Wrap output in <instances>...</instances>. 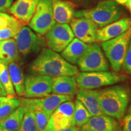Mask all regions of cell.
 Instances as JSON below:
<instances>
[{"mask_svg": "<svg viewBox=\"0 0 131 131\" xmlns=\"http://www.w3.org/2000/svg\"><path fill=\"white\" fill-rule=\"evenodd\" d=\"M30 71L34 74L47 75L51 77L75 76L79 72L75 65L66 61L61 55L50 49L44 48L31 63Z\"/></svg>", "mask_w": 131, "mask_h": 131, "instance_id": "6da1fadb", "label": "cell"}, {"mask_svg": "<svg viewBox=\"0 0 131 131\" xmlns=\"http://www.w3.org/2000/svg\"><path fill=\"white\" fill-rule=\"evenodd\" d=\"M98 92L103 114L122 120L130 101L129 88L123 85H116L98 90Z\"/></svg>", "mask_w": 131, "mask_h": 131, "instance_id": "7a4b0ae2", "label": "cell"}, {"mask_svg": "<svg viewBox=\"0 0 131 131\" xmlns=\"http://www.w3.org/2000/svg\"><path fill=\"white\" fill-rule=\"evenodd\" d=\"M123 12L116 0H104L91 9L77 11L74 16L91 19L100 29L121 18Z\"/></svg>", "mask_w": 131, "mask_h": 131, "instance_id": "3957f363", "label": "cell"}, {"mask_svg": "<svg viewBox=\"0 0 131 131\" xmlns=\"http://www.w3.org/2000/svg\"><path fill=\"white\" fill-rule=\"evenodd\" d=\"M131 40V27L122 35L101 42V48L115 72L122 69L124 57Z\"/></svg>", "mask_w": 131, "mask_h": 131, "instance_id": "277c9868", "label": "cell"}, {"mask_svg": "<svg viewBox=\"0 0 131 131\" xmlns=\"http://www.w3.org/2000/svg\"><path fill=\"white\" fill-rule=\"evenodd\" d=\"M78 89H94L124 82L128 79L126 75L115 72H81L75 75Z\"/></svg>", "mask_w": 131, "mask_h": 131, "instance_id": "5b68a950", "label": "cell"}, {"mask_svg": "<svg viewBox=\"0 0 131 131\" xmlns=\"http://www.w3.org/2000/svg\"><path fill=\"white\" fill-rule=\"evenodd\" d=\"M81 72L107 71L109 63L102 49L98 44H89L88 49L77 62Z\"/></svg>", "mask_w": 131, "mask_h": 131, "instance_id": "8992f818", "label": "cell"}, {"mask_svg": "<svg viewBox=\"0 0 131 131\" xmlns=\"http://www.w3.org/2000/svg\"><path fill=\"white\" fill-rule=\"evenodd\" d=\"M29 24L30 28L40 35H45L56 24L53 17L52 0H39Z\"/></svg>", "mask_w": 131, "mask_h": 131, "instance_id": "52a82bcc", "label": "cell"}, {"mask_svg": "<svg viewBox=\"0 0 131 131\" xmlns=\"http://www.w3.org/2000/svg\"><path fill=\"white\" fill-rule=\"evenodd\" d=\"M53 78L47 75H30L24 78V94L27 98H39L52 93Z\"/></svg>", "mask_w": 131, "mask_h": 131, "instance_id": "ba28073f", "label": "cell"}, {"mask_svg": "<svg viewBox=\"0 0 131 131\" xmlns=\"http://www.w3.org/2000/svg\"><path fill=\"white\" fill-rule=\"evenodd\" d=\"M74 106L75 103L72 100L60 104L50 115L45 131H58L75 126Z\"/></svg>", "mask_w": 131, "mask_h": 131, "instance_id": "9c48e42d", "label": "cell"}, {"mask_svg": "<svg viewBox=\"0 0 131 131\" xmlns=\"http://www.w3.org/2000/svg\"><path fill=\"white\" fill-rule=\"evenodd\" d=\"M75 38L68 24L56 23L46 34V42L53 51L61 52Z\"/></svg>", "mask_w": 131, "mask_h": 131, "instance_id": "30bf717a", "label": "cell"}, {"mask_svg": "<svg viewBox=\"0 0 131 131\" xmlns=\"http://www.w3.org/2000/svg\"><path fill=\"white\" fill-rule=\"evenodd\" d=\"M15 40L18 50L24 56L33 52H38L44 42L42 38L26 26L21 28L15 37Z\"/></svg>", "mask_w": 131, "mask_h": 131, "instance_id": "8fae6325", "label": "cell"}, {"mask_svg": "<svg viewBox=\"0 0 131 131\" xmlns=\"http://www.w3.org/2000/svg\"><path fill=\"white\" fill-rule=\"evenodd\" d=\"M73 96L52 94L42 98H26L21 100V106L25 107H37L42 109L49 115L60 104L67 101L72 100Z\"/></svg>", "mask_w": 131, "mask_h": 131, "instance_id": "7c38bea8", "label": "cell"}, {"mask_svg": "<svg viewBox=\"0 0 131 131\" xmlns=\"http://www.w3.org/2000/svg\"><path fill=\"white\" fill-rule=\"evenodd\" d=\"M70 27L77 38L86 44L96 42L98 27L91 19L84 17H75L70 23Z\"/></svg>", "mask_w": 131, "mask_h": 131, "instance_id": "4fadbf2b", "label": "cell"}, {"mask_svg": "<svg viewBox=\"0 0 131 131\" xmlns=\"http://www.w3.org/2000/svg\"><path fill=\"white\" fill-rule=\"evenodd\" d=\"M131 27V19L129 17L121 18L104 27L98 29L96 42H103L122 35Z\"/></svg>", "mask_w": 131, "mask_h": 131, "instance_id": "5bb4252c", "label": "cell"}, {"mask_svg": "<svg viewBox=\"0 0 131 131\" xmlns=\"http://www.w3.org/2000/svg\"><path fill=\"white\" fill-rule=\"evenodd\" d=\"M119 124L114 118L103 114L92 116L84 125L80 127V131H119Z\"/></svg>", "mask_w": 131, "mask_h": 131, "instance_id": "9a60e30c", "label": "cell"}, {"mask_svg": "<svg viewBox=\"0 0 131 131\" xmlns=\"http://www.w3.org/2000/svg\"><path fill=\"white\" fill-rule=\"evenodd\" d=\"M39 0H16L9 8V12L15 18L27 24L35 13Z\"/></svg>", "mask_w": 131, "mask_h": 131, "instance_id": "2e32d148", "label": "cell"}, {"mask_svg": "<svg viewBox=\"0 0 131 131\" xmlns=\"http://www.w3.org/2000/svg\"><path fill=\"white\" fill-rule=\"evenodd\" d=\"M77 99L85 106L92 116L104 114L101 110L98 90L79 89L77 93Z\"/></svg>", "mask_w": 131, "mask_h": 131, "instance_id": "e0dca14e", "label": "cell"}, {"mask_svg": "<svg viewBox=\"0 0 131 131\" xmlns=\"http://www.w3.org/2000/svg\"><path fill=\"white\" fill-rule=\"evenodd\" d=\"M78 89L75 76L64 75L53 77L52 94L73 96Z\"/></svg>", "mask_w": 131, "mask_h": 131, "instance_id": "ac0fdd59", "label": "cell"}, {"mask_svg": "<svg viewBox=\"0 0 131 131\" xmlns=\"http://www.w3.org/2000/svg\"><path fill=\"white\" fill-rule=\"evenodd\" d=\"M52 9L56 23L69 24L74 17L73 4L69 1L52 0Z\"/></svg>", "mask_w": 131, "mask_h": 131, "instance_id": "d6986e66", "label": "cell"}, {"mask_svg": "<svg viewBox=\"0 0 131 131\" xmlns=\"http://www.w3.org/2000/svg\"><path fill=\"white\" fill-rule=\"evenodd\" d=\"M88 44L84 43L77 38H74L61 52V55L68 63L75 65L88 49Z\"/></svg>", "mask_w": 131, "mask_h": 131, "instance_id": "ffe728a7", "label": "cell"}, {"mask_svg": "<svg viewBox=\"0 0 131 131\" xmlns=\"http://www.w3.org/2000/svg\"><path fill=\"white\" fill-rule=\"evenodd\" d=\"M19 52L13 38L0 41V60L9 63L19 60Z\"/></svg>", "mask_w": 131, "mask_h": 131, "instance_id": "44dd1931", "label": "cell"}, {"mask_svg": "<svg viewBox=\"0 0 131 131\" xmlns=\"http://www.w3.org/2000/svg\"><path fill=\"white\" fill-rule=\"evenodd\" d=\"M26 111L23 106H19L9 115L0 119V127L7 130L18 131Z\"/></svg>", "mask_w": 131, "mask_h": 131, "instance_id": "7402d4cb", "label": "cell"}, {"mask_svg": "<svg viewBox=\"0 0 131 131\" xmlns=\"http://www.w3.org/2000/svg\"><path fill=\"white\" fill-rule=\"evenodd\" d=\"M8 70L16 94L19 96H24V77L21 68L16 62H10L8 63Z\"/></svg>", "mask_w": 131, "mask_h": 131, "instance_id": "603a6c76", "label": "cell"}, {"mask_svg": "<svg viewBox=\"0 0 131 131\" xmlns=\"http://www.w3.org/2000/svg\"><path fill=\"white\" fill-rule=\"evenodd\" d=\"M74 111H73V120L75 126L81 127L92 117L88 109L77 99L75 101Z\"/></svg>", "mask_w": 131, "mask_h": 131, "instance_id": "cb8c5ba5", "label": "cell"}, {"mask_svg": "<svg viewBox=\"0 0 131 131\" xmlns=\"http://www.w3.org/2000/svg\"><path fill=\"white\" fill-rule=\"evenodd\" d=\"M0 81L6 90L7 95L14 97L15 92L8 70V63L1 60H0Z\"/></svg>", "mask_w": 131, "mask_h": 131, "instance_id": "d4e9b609", "label": "cell"}, {"mask_svg": "<svg viewBox=\"0 0 131 131\" xmlns=\"http://www.w3.org/2000/svg\"><path fill=\"white\" fill-rule=\"evenodd\" d=\"M23 27V24L15 18L4 29H0V41L15 38Z\"/></svg>", "mask_w": 131, "mask_h": 131, "instance_id": "484cf974", "label": "cell"}, {"mask_svg": "<svg viewBox=\"0 0 131 131\" xmlns=\"http://www.w3.org/2000/svg\"><path fill=\"white\" fill-rule=\"evenodd\" d=\"M18 131H39L35 114L32 110L26 109L20 127Z\"/></svg>", "mask_w": 131, "mask_h": 131, "instance_id": "4316f807", "label": "cell"}, {"mask_svg": "<svg viewBox=\"0 0 131 131\" xmlns=\"http://www.w3.org/2000/svg\"><path fill=\"white\" fill-rule=\"evenodd\" d=\"M26 109H30L34 112L35 116L38 129L39 131H45L48 123L50 115L42 109L37 107H25Z\"/></svg>", "mask_w": 131, "mask_h": 131, "instance_id": "83f0119b", "label": "cell"}, {"mask_svg": "<svg viewBox=\"0 0 131 131\" xmlns=\"http://www.w3.org/2000/svg\"><path fill=\"white\" fill-rule=\"evenodd\" d=\"M21 106V100L11 97L0 107V119L9 115Z\"/></svg>", "mask_w": 131, "mask_h": 131, "instance_id": "f1b7e54d", "label": "cell"}, {"mask_svg": "<svg viewBox=\"0 0 131 131\" xmlns=\"http://www.w3.org/2000/svg\"><path fill=\"white\" fill-rule=\"evenodd\" d=\"M122 69L127 74L131 75V40L124 57Z\"/></svg>", "mask_w": 131, "mask_h": 131, "instance_id": "f546056e", "label": "cell"}, {"mask_svg": "<svg viewBox=\"0 0 131 131\" xmlns=\"http://www.w3.org/2000/svg\"><path fill=\"white\" fill-rule=\"evenodd\" d=\"M123 118V131H131V104Z\"/></svg>", "mask_w": 131, "mask_h": 131, "instance_id": "4dcf8cb0", "label": "cell"}, {"mask_svg": "<svg viewBox=\"0 0 131 131\" xmlns=\"http://www.w3.org/2000/svg\"><path fill=\"white\" fill-rule=\"evenodd\" d=\"M14 18L12 16L0 12V29L6 27Z\"/></svg>", "mask_w": 131, "mask_h": 131, "instance_id": "1f68e13d", "label": "cell"}, {"mask_svg": "<svg viewBox=\"0 0 131 131\" xmlns=\"http://www.w3.org/2000/svg\"><path fill=\"white\" fill-rule=\"evenodd\" d=\"M13 0H0V12H5L12 6Z\"/></svg>", "mask_w": 131, "mask_h": 131, "instance_id": "d6a6232c", "label": "cell"}, {"mask_svg": "<svg viewBox=\"0 0 131 131\" xmlns=\"http://www.w3.org/2000/svg\"><path fill=\"white\" fill-rule=\"evenodd\" d=\"M116 1L119 4H122L125 6L127 9L130 11L131 14V0H116Z\"/></svg>", "mask_w": 131, "mask_h": 131, "instance_id": "836d02e7", "label": "cell"}, {"mask_svg": "<svg viewBox=\"0 0 131 131\" xmlns=\"http://www.w3.org/2000/svg\"><path fill=\"white\" fill-rule=\"evenodd\" d=\"M58 131H80V127L73 126H70L69 127H68V128L61 129V130Z\"/></svg>", "mask_w": 131, "mask_h": 131, "instance_id": "e575fe53", "label": "cell"}, {"mask_svg": "<svg viewBox=\"0 0 131 131\" xmlns=\"http://www.w3.org/2000/svg\"><path fill=\"white\" fill-rule=\"evenodd\" d=\"M12 96H0V107L3 105L4 103L9 100Z\"/></svg>", "mask_w": 131, "mask_h": 131, "instance_id": "d590c367", "label": "cell"}, {"mask_svg": "<svg viewBox=\"0 0 131 131\" xmlns=\"http://www.w3.org/2000/svg\"><path fill=\"white\" fill-rule=\"evenodd\" d=\"M7 94L6 93V90L4 89L2 83L0 81V96H7Z\"/></svg>", "mask_w": 131, "mask_h": 131, "instance_id": "8d00e7d4", "label": "cell"}, {"mask_svg": "<svg viewBox=\"0 0 131 131\" xmlns=\"http://www.w3.org/2000/svg\"><path fill=\"white\" fill-rule=\"evenodd\" d=\"M67 1H76V2H80V1H88V0H67Z\"/></svg>", "mask_w": 131, "mask_h": 131, "instance_id": "74e56055", "label": "cell"}, {"mask_svg": "<svg viewBox=\"0 0 131 131\" xmlns=\"http://www.w3.org/2000/svg\"><path fill=\"white\" fill-rule=\"evenodd\" d=\"M0 131H13V130H7V129H3V128H1V127H0Z\"/></svg>", "mask_w": 131, "mask_h": 131, "instance_id": "f35d334b", "label": "cell"}]
</instances>
